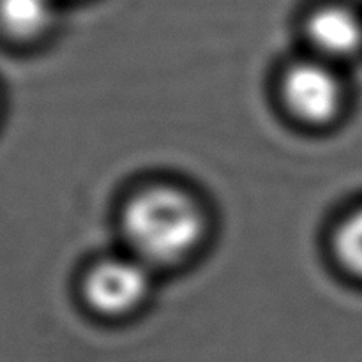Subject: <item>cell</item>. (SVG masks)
I'll list each match as a JSON object with an SVG mask.
<instances>
[{
    "instance_id": "6",
    "label": "cell",
    "mask_w": 362,
    "mask_h": 362,
    "mask_svg": "<svg viewBox=\"0 0 362 362\" xmlns=\"http://www.w3.org/2000/svg\"><path fill=\"white\" fill-rule=\"evenodd\" d=\"M334 244L343 265L357 276H362V209L341 223Z\"/></svg>"
},
{
    "instance_id": "1",
    "label": "cell",
    "mask_w": 362,
    "mask_h": 362,
    "mask_svg": "<svg viewBox=\"0 0 362 362\" xmlns=\"http://www.w3.org/2000/svg\"><path fill=\"white\" fill-rule=\"evenodd\" d=\"M122 228L134 258L145 265H170L197 250L205 233V216L186 191L156 186L131 198Z\"/></svg>"
},
{
    "instance_id": "3",
    "label": "cell",
    "mask_w": 362,
    "mask_h": 362,
    "mask_svg": "<svg viewBox=\"0 0 362 362\" xmlns=\"http://www.w3.org/2000/svg\"><path fill=\"white\" fill-rule=\"evenodd\" d=\"M148 265L138 258H110L88 272L85 296L94 310L124 315L138 306L151 288Z\"/></svg>"
},
{
    "instance_id": "5",
    "label": "cell",
    "mask_w": 362,
    "mask_h": 362,
    "mask_svg": "<svg viewBox=\"0 0 362 362\" xmlns=\"http://www.w3.org/2000/svg\"><path fill=\"white\" fill-rule=\"evenodd\" d=\"M59 0H0V35L16 45L45 37L53 28Z\"/></svg>"
},
{
    "instance_id": "2",
    "label": "cell",
    "mask_w": 362,
    "mask_h": 362,
    "mask_svg": "<svg viewBox=\"0 0 362 362\" xmlns=\"http://www.w3.org/2000/svg\"><path fill=\"white\" fill-rule=\"evenodd\" d=\"M283 98L297 119L308 124H325L341 110L343 88L329 64L303 60L286 71Z\"/></svg>"
},
{
    "instance_id": "4",
    "label": "cell",
    "mask_w": 362,
    "mask_h": 362,
    "mask_svg": "<svg viewBox=\"0 0 362 362\" xmlns=\"http://www.w3.org/2000/svg\"><path fill=\"white\" fill-rule=\"evenodd\" d=\"M311 46L327 59H346L362 48V16L345 4H324L306 18Z\"/></svg>"
}]
</instances>
